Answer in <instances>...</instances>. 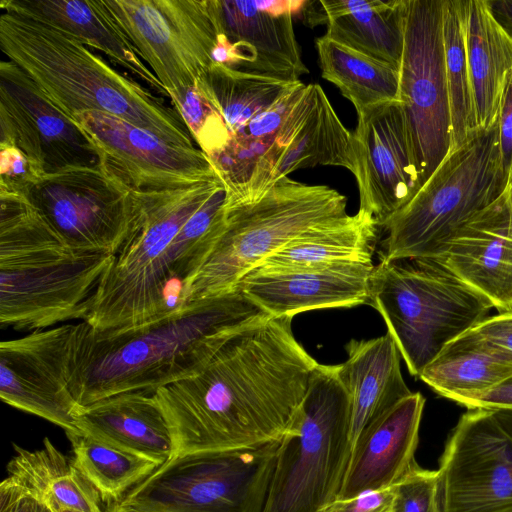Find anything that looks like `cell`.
Masks as SVG:
<instances>
[{
    "label": "cell",
    "mask_w": 512,
    "mask_h": 512,
    "mask_svg": "<svg viewBox=\"0 0 512 512\" xmlns=\"http://www.w3.org/2000/svg\"><path fill=\"white\" fill-rule=\"evenodd\" d=\"M304 1L216 0L221 33L213 63L286 82L308 74L293 27Z\"/></svg>",
    "instance_id": "obj_19"
},
{
    "label": "cell",
    "mask_w": 512,
    "mask_h": 512,
    "mask_svg": "<svg viewBox=\"0 0 512 512\" xmlns=\"http://www.w3.org/2000/svg\"><path fill=\"white\" fill-rule=\"evenodd\" d=\"M0 7L5 12L26 16L69 33L84 45L102 51L159 94L169 97L102 0H2Z\"/></svg>",
    "instance_id": "obj_25"
},
{
    "label": "cell",
    "mask_w": 512,
    "mask_h": 512,
    "mask_svg": "<svg viewBox=\"0 0 512 512\" xmlns=\"http://www.w3.org/2000/svg\"><path fill=\"white\" fill-rule=\"evenodd\" d=\"M368 305L382 316L413 376L494 308L440 263L419 258L380 260L370 278Z\"/></svg>",
    "instance_id": "obj_6"
},
{
    "label": "cell",
    "mask_w": 512,
    "mask_h": 512,
    "mask_svg": "<svg viewBox=\"0 0 512 512\" xmlns=\"http://www.w3.org/2000/svg\"><path fill=\"white\" fill-rule=\"evenodd\" d=\"M0 144L20 149L43 175L102 162L91 137L9 60L0 63Z\"/></svg>",
    "instance_id": "obj_16"
},
{
    "label": "cell",
    "mask_w": 512,
    "mask_h": 512,
    "mask_svg": "<svg viewBox=\"0 0 512 512\" xmlns=\"http://www.w3.org/2000/svg\"><path fill=\"white\" fill-rule=\"evenodd\" d=\"M0 512H60L54 504L7 475L0 484Z\"/></svg>",
    "instance_id": "obj_41"
},
{
    "label": "cell",
    "mask_w": 512,
    "mask_h": 512,
    "mask_svg": "<svg viewBox=\"0 0 512 512\" xmlns=\"http://www.w3.org/2000/svg\"><path fill=\"white\" fill-rule=\"evenodd\" d=\"M346 205V197L335 189L286 176L252 203L225 206L223 231L192 283L187 304L234 289L292 239L346 216Z\"/></svg>",
    "instance_id": "obj_9"
},
{
    "label": "cell",
    "mask_w": 512,
    "mask_h": 512,
    "mask_svg": "<svg viewBox=\"0 0 512 512\" xmlns=\"http://www.w3.org/2000/svg\"><path fill=\"white\" fill-rule=\"evenodd\" d=\"M274 140L231 134L224 147L208 156L226 188V207L249 202L259 177L261 159Z\"/></svg>",
    "instance_id": "obj_36"
},
{
    "label": "cell",
    "mask_w": 512,
    "mask_h": 512,
    "mask_svg": "<svg viewBox=\"0 0 512 512\" xmlns=\"http://www.w3.org/2000/svg\"><path fill=\"white\" fill-rule=\"evenodd\" d=\"M106 512H145V511H140L133 507L122 505L120 503H116V504L110 505V508Z\"/></svg>",
    "instance_id": "obj_48"
},
{
    "label": "cell",
    "mask_w": 512,
    "mask_h": 512,
    "mask_svg": "<svg viewBox=\"0 0 512 512\" xmlns=\"http://www.w3.org/2000/svg\"><path fill=\"white\" fill-rule=\"evenodd\" d=\"M379 228L377 220L370 213L359 209L354 215L347 214L307 230L265 258L250 272L337 263H370Z\"/></svg>",
    "instance_id": "obj_28"
},
{
    "label": "cell",
    "mask_w": 512,
    "mask_h": 512,
    "mask_svg": "<svg viewBox=\"0 0 512 512\" xmlns=\"http://www.w3.org/2000/svg\"><path fill=\"white\" fill-rule=\"evenodd\" d=\"M357 116L352 132V174L359 190V209L370 213L382 228L423 185L418 156L400 101L375 106Z\"/></svg>",
    "instance_id": "obj_17"
},
{
    "label": "cell",
    "mask_w": 512,
    "mask_h": 512,
    "mask_svg": "<svg viewBox=\"0 0 512 512\" xmlns=\"http://www.w3.org/2000/svg\"><path fill=\"white\" fill-rule=\"evenodd\" d=\"M347 359L337 364V374L351 406V444L376 419L412 391L401 372V354L386 333L368 340H350Z\"/></svg>",
    "instance_id": "obj_26"
},
{
    "label": "cell",
    "mask_w": 512,
    "mask_h": 512,
    "mask_svg": "<svg viewBox=\"0 0 512 512\" xmlns=\"http://www.w3.org/2000/svg\"><path fill=\"white\" fill-rule=\"evenodd\" d=\"M351 406L336 365L317 364L280 442L262 512H319L338 498L351 455Z\"/></svg>",
    "instance_id": "obj_8"
},
{
    "label": "cell",
    "mask_w": 512,
    "mask_h": 512,
    "mask_svg": "<svg viewBox=\"0 0 512 512\" xmlns=\"http://www.w3.org/2000/svg\"><path fill=\"white\" fill-rule=\"evenodd\" d=\"M75 466L99 493L103 503H119L160 466L141 456L101 442L80 430L65 432Z\"/></svg>",
    "instance_id": "obj_33"
},
{
    "label": "cell",
    "mask_w": 512,
    "mask_h": 512,
    "mask_svg": "<svg viewBox=\"0 0 512 512\" xmlns=\"http://www.w3.org/2000/svg\"><path fill=\"white\" fill-rule=\"evenodd\" d=\"M169 98L202 152L209 156L225 146L231 132L197 82Z\"/></svg>",
    "instance_id": "obj_37"
},
{
    "label": "cell",
    "mask_w": 512,
    "mask_h": 512,
    "mask_svg": "<svg viewBox=\"0 0 512 512\" xmlns=\"http://www.w3.org/2000/svg\"><path fill=\"white\" fill-rule=\"evenodd\" d=\"M476 336L512 353V311L485 318L470 329Z\"/></svg>",
    "instance_id": "obj_45"
},
{
    "label": "cell",
    "mask_w": 512,
    "mask_h": 512,
    "mask_svg": "<svg viewBox=\"0 0 512 512\" xmlns=\"http://www.w3.org/2000/svg\"><path fill=\"white\" fill-rule=\"evenodd\" d=\"M512 375V353L470 330L444 346L418 376L450 399L487 390Z\"/></svg>",
    "instance_id": "obj_30"
},
{
    "label": "cell",
    "mask_w": 512,
    "mask_h": 512,
    "mask_svg": "<svg viewBox=\"0 0 512 512\" xmlns=\"http://www.w3.org/2000/svg\"><path fill=\"white\" fill-rule=\"evenodd\" d=\"M280 442L174 457L119 503L145 512H262Z\"/></svg>",
    "instance_id": "obj_10"
},
{
    "label": "cell",
    "mask_w": 512,
    "mask_h": 512,
    "mask_svg": "<svg viewBox=\"0 0 512 512\" xmlns=\"http://www.w3.org/2000/svg\"><path fill=\"white\" fill-rule=\"evenodd\" d=\"M450 400L467 409L512 410V375L487 390L455 395Z\"/></svg>",
    "instance_id": "obj_44"
},
{
    "label": "cell",
    "mask_w": 512,
    "mask_h": 512,
    "mask_svg": "<svg viewBox=\"0 0 512 512\" xmlns=\"http://www.w3.org/2000/svg\"><path fill=\"white\" fill-rule=\"evenodd\" d=\"M321 75L338 87L356 112L399 101V69L326 35L315 41Z\"/></svg>",
    "instance_id": "obj_32"
},
{
    "label": "cell",
    "mask_w": 512,
    "mask_h": 512,
    "mask_svg": "<svg viewBox=\"0 0 512 512\" xmlns=\"http://www.w3.org/2000/svg\"><path fill=\"white\" fill-rule=\"evenodd\" d=\"M293 83L217 63H212L197 81L231 134L268 108Z\"/></svg>",
    "instance_id": "obj_34"
},
{
    "label": "cell",
    "mask_w": 512,
    "mask_h": 512,
    "mask_svg": "<svg viewBox=\"0 0 512 512\" xmlns=\"http://www.w3.org/2000/svg\"><path fill=\"white\" fill-rule=\"evenodd\" d=\"M442 4L443 0H407L399 68V101L415 145L423 184L451 148Z\"/></svg>",
    "instance_id": "obj_13"
},
{
    "label": "cell",
    "mask_w": 512,
    "mask_h": 512,
    "mask_svg": "<svg viewBox=\"0 0 512 512\" xmlns=\"http://www.w3.org/2000/svg\"><path fill=\"white\" fill-rule=\"evenodd\" d=\"M43 176L20 149L0 144V192L26 196Z\"/></svg>",
    "instance_id": "obj_39"
},
{
    "label": "cell",
    "mask_w": 512,
    "mask_h": 512,
    "mask_svg": "<svg viewBox=\"0 0 512 512\" xmlns=\"http://www.w3.org/2000/svg\"><path fill=\"white\" fill-rule=\"evenodd\" d=\"M55 506V505H54ZM56 507V506H55ZM60 512H79V511H76V510H73V509H69V508H60V507H56Z\"/></svg>",
    "instance_id": "obj_50"
},
{
    "label": "cell",
    "mask_w": 512,
    "mask_h": 512,
    "mask_svg": "<svg viewBox=\"0 0 512 512\" xmlns=\"http://www.w3.org/2000/svg\"><path fill=\"white\" fill-rule=\"evenodd\" d=\"M393 494L394 485L347 499L337 498L319 512H389Z\"/></svg>",
    "instance_id": "obj_43"
},
{
    "label": "cell",
    "mask_w": 512,
    "mask_h": 512,
    "mask_svg": "<svg viewBox=\"0 0 512 512\" xmlns=\"http://www.w3.org/2000/svg\"><path fill=\"white\" fill-rule=\"evenodd\" d=\"M467 0H443L442 34L449 91L451 149L478 129L466 50Z\"/></svg>",
    "instance_id": "obj_35"
},
{
    "label": "cell",
    "mask_w": 512,
    "mask_h": 512,
    "mask_svg": "<svg viewBox=\"0 0 512 512\" xmlns=\"http://www.w3.org/2000/svg\"><path fill=\"white\" fill-rule=\"evenodd\" d=\"M77 429L111 446L163 465L174 454L169 424L155 392L117 394L83 407Z\"/></svg>",
    "instance_id": "obj_24"
},
{
    "label": "cell",
    "mask_w": 512,
    "mask_h": 512,
    "mask_svg": "<svg viewBox=\"0 0 512 512\" xmlns=\"http://www.w3.org/2000/svg\"><path fill=\"white\" fill-rule=\"evenodd\" d=\"M389 512H441L437 470L423 469L416 463L394 485Z\"/></svg>",
    "instance_id": "obj_38"
},
{
    "label": "cell",
    "mask_w": 512,
    "mask_h": 512,
    "mask_svg": "<svg viewBox=\"0 0 512 512\" xmlns=\"http://www.w3.org/2000/svg\"><path fill=\"white\" fill-rule=\"evenodd\" d=\"M488 3L496 20L512 36V0H488Z\"/></svg>",
    "instance_id": "obj_46"
},
{
    "label": "cell",
    "mask_w": 512,
    "mask_h": 512,
    "mask_svg": "<svg viewBox=\"0 0 512 512\" xmlns=\"http://www.w3.org/2000/svg\"><path fill=\"white\" fill-rule=\"evenodd\" d=\"M79 324L36 330L0 344V397L65 432L76 431L83 407L71 390Z\"/></svg>",
    "instance_id": "obj_15"
},
{
    "label": "cell",
    "mask_w": 512,
    "mask_h": 512,
    "mask_svg": "<svg viewBox=\"0 0 512 512\" xmlns=\"http://www.w3.org/2000/svg\"><path fill=\"white\" fill-rule=\"evenodd\" d=\"M74 247L114 255L139 210L136 189L104 162L45 174L26 195Z\"/></svg>",
    "instance_id": "obj_12"
},
{
    "label": "cell",
    "mask_w": 512,
    "mask_h": 512,
    "mask_svg": "<svg viewBox=\"0 0 512 512\" xmlns=\"http://www.w3.org/2000/svg\"><path fill=\"white\" fill-rule=\"evenodd\" d=\"M112 258L74 247L26 196L0 192L1 328L84 321Z\"/></svg>",
    "instance_id": "obj_5"
},
{
    "label": "cell",
    "mask_w": 512,
    "mask_h": 512,
    "mask_svg": "<svg viewBox=\"0 0 512 512\" xmlns=\"http://www.w3.org/2000/svg\"><path fill=\"white\" fill-rule=\"evenodd\" d=\"M139 210L113 255L84 320L94 330L134 328L187 305L192 283L225 225L220 178L137 190Z\"/></svg>",
    "instance_id": "obj_2"
},
{
    "label": "cell",
    "mask_w": 512,
    "mask_h": 512,
    "mask_svg": "<svg viewBox=\"0 0 512 512\" xmlns=\"http://www.w3.org/2000/svg\"><path fill=\"white\" fill-rule=\"evenodd\" d=\"M438 474L441 512L512 507V438L492 410L468 409L447 439Z\"/></svg>",
    "instance_id": "obj_14"
},
{
    "label": "cell",
    "mask_w": 512,
    "mask_h": 512,
    "mask_svg": "<svg viewBox=\"0 0 512 512\" xmlns=\"http://www.w3.org/2000/svg\"><path fill=\"white\" fill-rule=\"evenodd\" d=\"M168 94L196 84L221 33L216 0H102Z\"/></svg>",
    "instance_id": "obj_11"
},
{
    "label": "cell",
    "mask_w": 512,
    "mask_h": 512,
    "mask_svg": "<svg viewBox=\"0 0 512 512\" xmlns=\"http://www.w3.org/2000/svg\"><path fill=\"white\" fill-rule=\"evenodd\" d=\"M487 298L512 311V234L507 190L468 219L433 259Z\"/></svg>",
    "instance_id": "obj_22"
},
{
    "label": "cell",
    "mask_w": 512,
    "mask_h": 512,
    "mask_svg": "<svg viewBox=\"0 0 512 512\" xmlns=\"http://www.w3.org/2000/svg\"><path fill=\"white\" fill-rule=\"evenodd\" d=\"M73 121L101 151L102 162L137 190H164L219 178L197 147L164 140L155 133L101 111L76 114Z\"/></svg>",
    "instance_id": "obj_18"
},
{
    "label": "cell",
    "mask_w": 512,
    "mask_h": 512,
    "mask_svg": "<svg viewBox=\"0 0 512 512\" xmlns=\"http://www.w3.org/2000/svg\"><path fill=\"white\" fill-rule=\"evenodd\" d=\"M266 315L234 288L130 329L100 332L83 321L72 393L85 407L117 394L156 392L196 375L235 330Z\"/></svg>",
    "instance_id": "obj_3"
},
{
    "label": "cell",
    "mask_w": 512,
    "mask_h": 512,
    "mask_svg": "<svg viewBox=\"0 0 512 512\" xmlns=\"http://www.w3.org/2000/svg\"><path fill=\"white\" fill-rule=\"evenodd\" d=\"M326 36L399 69L407 0H322Z\"/></svg>",
    "instance_id": "obj_27"
},
{
    "label": "cell",
    "mask_w": 512,
    "mask_h": 512,
    "mask_svg": "<svg viewBox=\"0 0 512 512\" xmlns=\"http://www.w3.org/2000/svg\"><path fill=\"white\" fill-rule=\"evenodd\" d=\"M506 187L496 119L451 149L415 196L385 223L380 260L435 259L454 231Z\"/></svg>",
    "instance_id": "obj_7"
},
{
    "label": "cell",
    "mask_w": 512,
    "mask_h": 512,
    "mask_svg": "<svg viewBox=\"0 0 512 512\" xmlns=\"http://www.w3.org/2000/svg\"><path fill=\"white\" fill-rule=\"evenodd\" d=\"M0 48L71 119L85 111H101L168 142L195 147L173 106L69 33L4 11L0 16Z\"/></svg>",
    "instance_id": "obj_4"
},
{
    "label": "cell",
    "mask_w": 512,
    "mask_h": 512,
    "mask_svg": "<svg viewBox=\"0 0 512 512\" xmlns=\"http://www.w3.org/2000/svg\"><path fill=\"white\" fill-rule=\"evenodd\" d=\"M496 419L507 434L512 438V410H492Z\"/></svg>",
    "instance_id": "obj_47"
},
{
    "label": "cell",
    "mask_w": 512,
    "mask_h": 512,
    "mask_svg": "<svg viewBox=\"0 0 512 512\" xmlns=\"http://www.w3.org/2000/svg\"><path fill=\"white\" fill-rule=\"evenodd\" d=\"M501 163L507 184L512 179V68L505 77L497 114Z\"/></svg>",
    "instance_id": "obj_42"
},
{
    "label": "cell",
    "mask_w": 512,
    "mask_h": 512,
    "mask_svg": "<svg viewBox=\"0 0 512 512\" xmlns=\"http://www.w3.org/2000/svg\"><path fill=\"white\" fill-rule=\"evenodd\" d=\"M317 165L354 171L352 132L343 125L321 86L312 83L306 85L263 155L259 180L269 189L289 173Z\"/></svg>",
    "instance_id": "obj_20"
},
{
    "label": "cell",
    "mask_w": 512,
    "mask_h": 512,
    "mask_svg": "<svg viewBox=\"0 0 512 512\" xmlns=\"http://www.w3.org/2000/svg\"><path fill=\"white\" fill-rule=\"evenodd\" d=\"M14 451L7 465L8 475L51 504L79 512H106L99 493L75 466L72 456L62 453L48 438L40 449L14 445Z\"/></svg>",
    "instance_id": "obj_31"
},
{
    "label": "cell",
    "mask_w": 512,
    "mask_h": 512,
    "mask_svg": "<svg viewBox=\"0 0 512 512\" xmlns=\"http://www.w3.org/2000/svg\"><path fill=\"white\" fill-rule=\"evenodd\" d=\"M466 50L478 129L497 119L505 77L512 68V36L487 0H467Z\"/></svg>",
    "instance_id": "obj_29"
},
{
    "label": "cell",
    "mask_w": 512,
    "mask_h": 512,
    "mask_svg": "<svg viewBox=\"0 0 512 512\" xmlns=\"http://www.w3.org/2000/svg\"><path fill=\"white\" fill-rule=\"evenodd\" d=\"M506 190H507L508 202H509L510 227H511V234H512V179L507 184Z\"/></svg>",
    "instance_id": "obj_49"
},
{
    "label": "cell",
    "mask_w": 512,
    "mask_h": 512,
    "mask_svg": "<svg viewBox=\"0 0 512 512\" xmlns=\"http://www.w3.org/2000/svg\"><path fill=\"white\" fill-rule=\"evenodd\" d=\"M370 263H337L291 270L250 272L238 281L244 295L271 317L368 304Z\"/></svg>",
    "instance_id": "obj_21"
},
{
    "label": "cell",
    "mask_w": 512,
    "mask_h": 512,
    "mask_svg": "<svg viewBox=\"0 0 512 512\" xmlns=\"http://www.w3.org/2000/svg\"><path fill=\"white\" fill-rule=\"evenodd\" d=\"M500 512H512V507H511V508H509V509H506V510L500 511Z\"/></svg>",
    "instance_id": "obj_51"
},
{
    "label": "cell",
    "mask_w": 512,
    "mask_h": 512,
    "mask_svg": "<svg viewBox=\"0 0 512 512\" xmlns=\"http://www.w3.org/2000/svg\"><path fill=\"white\" fill-rule=\"evenodd\" d=\"M305 87L306 84L301 81L294 82L268 108L232 134L253 138H275Z\"/></svg>",
    "instance_id": "obj_40"
},
{
    "label": "cell",
    "mask_w": 512,
    "mask_h": 512,
    "mask_svg": "<svg viewBox=\"0 0 512 512\" xmlns=\"http://www.w3.org/2000/svg\"><path fill=\"white\" fill-rule=\"evenodd\" d=\"M292 319L266 315L240 327L200 372L155 392L172 458L257 447L288 434L318 364L295 338Z\"/></svg>",
    "instance_id": "obj_1"
},
{
    "label": "cell",
    "mask_w": 512,
    "mask_h": 512,
    "mask_svg": "<svg viewBox=\"0 0 512 512\" xmlns=\"http://www.w3.org/2000/svg\"><path fill=\"white\" fill-rule=\"evenodd\" d=\"M424 405L422 394L412 392L359 435L338 498L391 487L413 468Z\"/></svg>",
    "instance_id": "obj_23"
}]
</instances>
